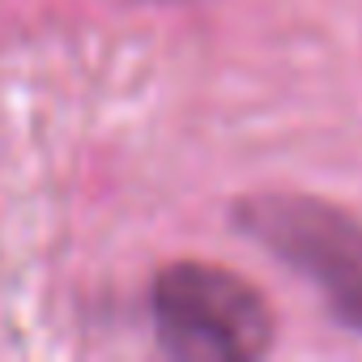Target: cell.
Listing matches in <instances>:
<instances>
[{"label": "cell", "instance_id": "6da1fadb", "mask_svg": "<svg viewBox=\"0 0 362 362\" xmlns=\"http://www.w3.org/2000/svg\"><path fill=\"white\" fill-rule=\"evenodd\" d=\"M149 307L162 349L188 362H252L277 337L264 294L239 273L201 260L166 264L153 277Z\"/></svg>", "mask_w": 362, "mask_h": 362}, {"label": "cell", "instance_id": "7a4b0ae2", "mask_svg": "<svg viewBox=\"0 0 362 362\" xmlns=\"http://www.w3.org/2000/svg\"><path fill=\"white\" fill-rule=\"evenodd\" d=\"M235 226L303 273L332 320L362 332V222L354 214L303 192H252L235 205Z\"/></svg>", "mask_w": 362, "mask_h": 362}]
</instances>
